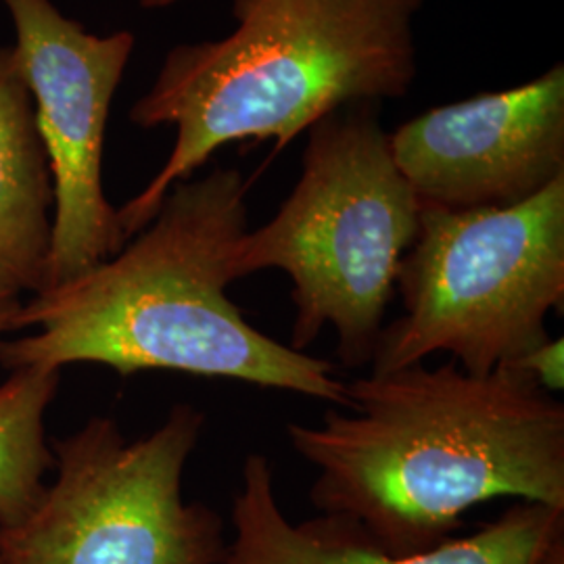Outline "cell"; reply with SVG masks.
Here are the masks:
<instances>
[{
    "label": "cell",
    "instance_id": "obj_1",
    "mask_svg": "<svg viewBox=\"0 0 564 564\" xmlns=\"http://www.w3.org/2000/svg\"><path fill=\"white\" fill-rule=\"evenodd\" d=\"M345 384L349 414L286 433L318 470L314 506L384 552L433 550L496 498L564 510L563 402L510 364L484 377L416 364Z\"/></svg>",
    "mask_w": 564,
    "mask_h": 564
},
{
    "label": "cell",
    "instance_id": "obj_2",
    "mask_svg": "<svg viewBox=\"0 0 564 564\" xmlns=\"http://www.w3.org/2000/svg\"><path fill=\"white\" fill-rule=\"evenodd\" d=\"M247 182L216 167L178 182L155 218L107 262L23 302L0 341L7 370L102 364L120 375L172 370L349 405L335 366L272 339L228 297L247 232Z\"/></svg>",
    "mask_w": 564,
    "mask_h": 564
},
{
    "label": "cell",
    "instance_id": "obj_3",
    "mask_svg": "<svg viewBox=\"0 0 564 564\" xmlns=\"http://www.w3.org/2000/svg\"><path fill=\"white\" fill-rule=\"evenodd\" d=\"M423 2L235 0L232 34L172 48L130 121L174 123L176 144L160 174L118 209L126 241L224 144L274 141L282 151L341 107L403 97L416 78Z\"/></svg>",
    "mask_w": 564,
    "mask_h": 564
},
{
    "label": "cell",
    "instance_id": "obj_4",
    "mask_svg": "<svg viewBox=\"0 0 564 564\" xmlns=\"http://www.w3.org/2000/svg\"><path fill=\"white\" fill-rule=\"evenodd\" d=\"M421 209L393 162L379 102L347 105L310 128L302 176L276 216L242 235L237 281L282 270L297 310L291 347L303 351L333 326L339 360L360 368L383 333Z\"/></svg>",
    "mask_w": 564,
    "mask_h": 564
},
{
    "label": "cell",
    "instance_id": "obj_5",
    "mask_svg": "<svg viewBox=\"0 0 564 564\" xmlns=\"http://www.w3.org/2000/svg\"><path fill=\"white\" fill-rule=\"evenodd\" d=\"M403 314L384 324L372 375L449 354L484 377L545 341L564 303V176L510 207L424 205L400 263Z\"/></svg>",
    "mask_w": 564,
    "mask_h": 564
},
{
    "label": "cell",
    "instance_id": "obj_6",
    "mask_svg": "<svg viewBox=\"0 0 564 564\" xmlns=\"http://www.w3.org/2000/svg\"><path fill=\"white\" fill-rule=\"evenodd\" d=\"M203 426V412L176 403L132 442L105 416L53 442L57 479L21 523L0 529L2 564H223V519L182 500Z\"/></svg>",
    "mask_w": 564,
    "mask_h": 564
},
{
    "label": "cell",
    "instance_id": "obj_7",
    "mask_svg": "<svg viewBox=\"0 0 564 564\" xmlns=\"http://www.w3.org/2000/svg\"><path fill=\"white\" fill-rule=\"evenodd\" d=\"M53 178L48 286L72 281L126 245L102 191L109 109L134 51L132 32L99 36L53 0H2Z\"/></svg>",
    "mask_w": 564,
    "mask_h": 564
},
{
    "label": "cell",
    "instance_id": "obj_8",
    "mask_svg": "<svg viewBox=\"0 0 564 564\" xmlns=\"http://www.w3.org/2000/svg\"><path fill=\"white\" fill-rule=\"evenodd\" d=\"M424 205L510 207L564 176V67L523 86L424 111L389 134Z\"/></svg>",
    "mask_w": 564,
    "mask_h": 564
},
{
    "label": "cell",
    "instance_id": "obj_9",
    "mask_svg": "<svg viewBox=\"0 0 564 564\" xmlns=\"http://www.w3.org/2000/svg\"><path fill=\"white\" fill-rule=\"evenodd\" d=\"M232 524L235 540L223 564H535L563 535L564 510L521 502L464 540L419 554H391L337 517L291 523L276 500L272 466L262 454H251L242 466Z\"/></svg>",
    "mask_w": 564,
    "mask_h": 564
},
{
    "label": "cell",
    "instance_id": "obj_10",
    "mask_svg": "<svg viewBox=\"0 0 564 564\" xmlns=\"http://www.w3.org/2000/svg\"><path fill=\"white\" fill-rule=\"evenodd\" d=\"M53 178L13 46H0V274L21 291L48 284Z\"/></svg>",
    "mask_w": 564,
    "mask_h": 564
},
{
    "label": "cell",
    "instance_id": "obj_11",
    "mask_svg": "<svg viewBox=\"0 0 564 564\" xmlns=\"http://www.w3.org/2000/svg\"><path fill=\"white\" fill-rule=\"evenodd\" d=\"M59 381V370L20 368L0 383V529L30 514L46 487V470L55 466L44 416Z\"/></svg>",
    "mask_w": 564,
    "mask_h": 564
},
{
    "label": "cell",
    "instance_id": "obj_12",
    "mask_svg": "<svg viewBox=\"0 0 564 564\" xmlns=\"http://www.w3.org/2000/svg\"><path fill=\"white\" fill-rule=\"evenodd\" d=\"M512 368L521 370L533 383L547 393L563 391L564 387V339H552L547 337L545 341L538 343L523 356L510 362Z\"/></svg>",
    "mask_w": 564,
    "mask_h": 564
},
{
    "label": "cell",
    "instance_id": "obj_13",
    "mask_svg": "<svg viewBox=\"0 0 564 564\" xmlns=\"http://www.w3.org/2000/svg\"><path fill=\"white\" fill-rule=\"evenodd\" d=\"M20 286L9 281L4 274H0V341L2 335L15 330V323L20 318L23 300H21Z\"/></svg>",
    "mask_w": 564,
    "mask_h": 564
},
{
    "label": "cell",
    "instance_id": "obj_14",
    "mask_svg": "<svg viewBox=\"0 0 564 564\" xmlns=\"http://www.w3.org/2000/svg\"><path fill=\"white\" fill-rule=\"evenodd\" d=\"M535 564H564V533L545 547L544 554Z\"/></svg>",
    "mask_w": 564,
    "mask_h": 564
},
{
    "label": "cell",
    "instance_id": "obj_15",
    "mask_svg": "<svg viewBox=\"0 0 564 564\" xmlns=\"http://www.w3.org/2000/svg\"><path fill=\"white\" fill-rule=\"evenodd\" d=\"M178 0H141V7L144 9H163V7H170Z\"/></svg>",
    "mask_w": 564,
    "mask_h": 564
},
{
    "label": "cell",
    "instance_id": "obj_16",
    "mask_svg": "<svg viewBox=\"0 0 564 564\" xmlns=\"http://www.w3.org/2000/svg\"><path fill=\"white\" fill-rule=\"evenodd\" d=\"M0 564H2V561H0Z\"/></svg>",
    "mask_w": 564,
    "mask_h": 564
}]
</instances>
